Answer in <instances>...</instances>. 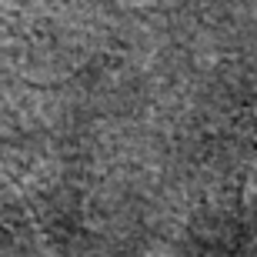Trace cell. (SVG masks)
I'll list each match as a JSON object with an SVG mask.
<instances>
[{
	"instance_id": "6da1fadb",
	"label": "cell",
	"mask_w": 257,
	"mask_h": 257,
	"mask_svg": "<svg viewBox=\"0 0 257 257\" xmlns=\"http://www.w3.org/2000/svg\"><path fill=\"white\" fill-rule=\"evenodd\" d=\"M247 207H250V220L257 224V161L250 167V181H247Z\"/></svg>"
}]
</instances>
